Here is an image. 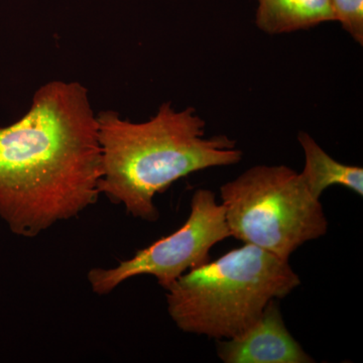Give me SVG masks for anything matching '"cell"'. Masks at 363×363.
<instances>
[{"label": "cell", "mask_w": 363, "mask_h": 363, "mask_svg": "<svg viewBox=\"0 0 363 363\" xmlns=\"http://www.w3.org/2000/svg\"><path fill=\"white\" fill-rule=\"evenodd\" d=\"M101 176L96 114L81 83H45L0 128V217L16 235L37 238L96 204Z\"/></svg>", "instance_id": "6da1fadb"}, {"label": "cell", "mask_w": 363, "mask_h": 363, "mask_svg": "<svg viewBox=\"0 0 363 363\" xmlns=\"http://www.w3.org/2000/svg\"><path fill=\"white\" fill-rule=\"evenodd\" d=\"M101 147L100 195L123 205L135 218L156 222L154 199L196 172L233 166L242 159L227 135L205 136V123L193 107L178 111L172 102L145 123H131L112 111L96 114Z\"/></svg>", "instance_id": "7a4b0ae2"}, {"label": "cell", "mask_w": 363, "mask_h": 363, "mask_svg": "<svg viewBox=\"0 0 363 363\" xmlns=\"http://www.w3.org/2000/svg\"><path fill=\"white\" fill-rule=\"evenodd\" d=\"M300 285L288 259L245 243L177 279L166 291L167 309L181 331L225 340Z\"/></svg>", "instance_id": "3957f363"}, {"label": "cell", "mask_w": 363, "mask_h": 363, "mask_svg": "<svg viewBox=\"0 0 363 363\" xmlns=\"http://www.w3.org/2000/svg\"><path fill=\"white\" fill-rule=\"evenodd\" d=\"M231 238L283 259L328 231L320 199L285 164H259L220 188Z\"/></svg>", "instance_id": "277c9868"}, {"label": "cell", "mask_w": 363, "mask_h": 363, "mask_svg": "<svg viewBox=\"0 0 363 363\" xmlns=\"http://www.w3.org/2000/svg\"><path fill=\"white\" fill-rule=\"evenodd\" d=\"M229 238L223 205L211 190L199 189L191 200L187 220L178 230L116 267L90 269L88 283L93 293L106 296L128 279L149 274L167 291L184 274L209 262L211 248Z\"/></svg>", "instance_id": "5b68a950"}, {"label": "cell", "mask_w": 363, "mask_h": 363, "mask_svg": "<svg viewBox=\"0 0 363 363\" xmlns=\"http://www.w3.org/2000/svg\"><path fill=\"white\" fill-rule=\"evenodd\" d=\"M217 354L225 363L315 362L286 328L278 300L240 335L219 340Z\"/></svg>", "instance_id": "8992f818"}, {"label": "cell", "mask_w": 363, "mask_h": 363, "mask_svg": "<svg viewBox=\"0 0 363 363\" xmlns=\"http://www.w3.org/2000/svg\"><path fill=\"white\" fill-rule=\"evenodd\" d=\"M257 4L255 23L272 35L335 21L331 0H257Z\"/></svg>", "instance_id": "52a82bcc"}, {"label": "cell", "mask_w": 363, "mask_h": 363, "mask_svg": "<svg viewBox=\"0 0 363 363\" xmlns=\"http://www.w3.org/2000/svg\"><path fill=\"white\" fill-rule=\"evenodd\" d=\"M298 140L305 155L304 169L300 174L314 197L320 199L333 185L343 186L362 197V168L335 161L305 131L298 133Z\"/></svg>", "instance_id": "ba28073f"}, {"label": "cell", "mask_w": 363, "mask_h": 363, "mask_svg": "<svg viewBox=\"0 0 363 363\" xmlns=\"http://www.w3.org/2000/svg\"><path fill=\"white\" fill-rule=\"evenodd\" d=\"M335 21L360 45H363V0H331Z\"/></svg>", "instance_id": "9c48e42d"}]
</instances>
